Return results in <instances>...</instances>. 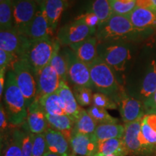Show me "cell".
Returning <instances> with one entry per match:
<instances>
[{
    "mask_svg": "<svg viewBox=\"0 0 156 156\" xmlns=\"http://www.w3.org/2000/svg\"><path fill=\"white\" fill-rule=\"evenodd\" d=\"M62 54L67 63L68 80H69L74 86L94 88L91 80L89 66L78 59L69 48H64Z\"/></svg>",
    "mask_w": 156,
    "mask_h": 156,
    "instance_id": "obj_7",
    "label": "cell"
},
{
    "mask_svg": "<svg viewBox=\"0 0 156 156\" xmlns=\"http://www.w3.org/2000/svg\"><path fill=\"white\" fill-rule=\"evenodd\" d=\"M13 29L12 0H5L0 2V30H10Z\"/></svg>",
    "mask_w": 156,
    "mask_h": 156,
    "instance_id": "obj_30",
    "label": "cell"
},
{
    "mask_svg": "<svg viewBox=\"0 0 156 156\" xmlns=\"http://www.w3.org/2000/svg\"><path fill=\"white\" fill-rule=\"evenodd\" d=\"M93 156H124V155H117V154H114V155H103V154H101V153H96Z\"/></svg>",
    "mask_w": 156,
    "mask_h": 156,
    "instance_id": "obj_44",
    "label": "cell"
},
{
    "mask_svg": "<svg viewBox=\"0 0 156 156\" xmlns=\"http://www.w3.org/2000/svg\"><path fill=\"white\" fill-rule=\"evenodd\" d=\"M98 17L100 24L105 23L114 14L109 0H94L90 11Z\"/></svg>",
    "mask_w": 156,
    "mask_h": 156,
    "instance_id": "obj_31",
    "label": "cell"
},
{
    "mask_svg": "<svg viewBox=\"0 0 156 156\" xmlns=\"http://www.w3.org/2000/svg\"><path fill=\"white\" fill-rule=\"evenodd\" d=\"M77 18L83 20L85 24L90 27V28L97 29L99 24H100L98 17L92 12H88L85 13V14L82 15L78 17Z\"/></svg>",
    "mask_w": 156,
    "mask_h": 156,
    "instance_id": "obj_40",
    "label": "cell"
},
{
    "mask_svg": "<svg viewBox=\"0 0 156 156\" xmlns=\"http://www.w3.org/2000/svg\"><path fill=\"white\" fill-rule=\"evenodd\" d=\"M96 30L87 26L82 19L77 18L58 30L56 39L62 46H69L94 36Z\"/></svg>",
    "mask_w": 156,
    "mask_h": 156,
    "instance_id": "obj_8",
    "label": "cell"
},
{
    "mask_svg": "<svg viewBox=\"0 0 156 156\" xmlns=\"http://www.w3.org/2000/svg\"><path fill=\"white\" fill-rule=\"evenodd\" d=\"M9 69L15 74L17 85L25 98L28 108L36 99L37 85L34 69L26 58H17Z\"/></svg>",
    "mask_w": 156,
    "mask_h": 156,
    "instance_id": "obj_4",
    "label": "cell"
},
{
    "mask_svg": "<svg viewBox=\"0 0 156 156\" xmlns=\"http://www.w3.org/2000/svg\"><path fill=\"white\" fill-rule=\"evenodd\" d=\"M38 8V4L34 0H12L13 28L26 35Z\"/></svg>",
    "mask_w": 156,
    "mask_h": 156,
    "instance_id": "obj_9",
    "label": "cell"
},
{
    "mask_svg": "<svg viewBox=\"0 0 156 156\" xmlns=\"http://www.w3.org/2000/svg\"><path fill=\"white\" fill-rule=\"evenodd\" d=\"M153 3V5L154 6V8H155V11L156 12V0H151Z\"/></svg>",
    "mask_w": 156,
    "mask_h": 156,
    "instance_id": "obj_45",
    "label": "cell"
},
{
    "mask_svg": "<svg viewBox=\"0 0 156 156\" xmlns=\"http://www.w3.org/2000/svg\"><path fill=\"white\" fill-rule=\"evenodd\" d=\"M34 1H36V2L38 4V5H40V4H41L43 2V1H44V0H34Z\"/></svg>",
    "mask_w": 156,
    "mask_h": 156,
    "instance_id": "obj_46",
    "label": "cell"
},
{
    "mask_svg": "<svg viewBox=\"0 0 156 156\" xmlns=\"http://www.w3.org/2000/svg\"><path fill=\"white\" fill-rule=\"evenodd\" d=\"M124 133V126L118 124H98L94 134L98 142L113 139L122 138Z\"/></svg>",
    "mask_w": 156,
    "mask_h": 156,
    "instance_id": "obj_27",
    "label": "cell"
},
{
    "mask_svg": "<svg viewBox=\"0 0 156 156\" xmlns=\"http://www.w3.org/2000/svg\"><path fill=\"white\" fill-rule=\"evenodd\" d=\"M1 144V156H23L20 129L13 130Z\"/></svg>",
    "mask_w": 156,
    "mask_h": 156,
    "instance_id": "obj_26",
    "label": "cell"
},
{
    "mask_svg": "<svg viewBox=\"0 0 156 156\" xmlns=\"http://www.w3.org/2000/svg\"><path fill=\"white\" fill-rule=\"evenodd\" d=\"M141 120L124 124V133L122 139L128 155H136L151 153L142 140Z\"/></svg>",
    "mask_w": 156,
    "mask_h": 156,
    "instance_id": "obj_11",
    "label": "cell"
},
{
    "mask_svg": "<svg viewBox=\"0 0 156 156\" xmlns=\"http://www.w3.org/2000/svg\"><path fill=\"white\" fill-rule=\"evenodd\" d=\"M76 156H84V155H76Z\"/></svg>",
    "mask_w": 156,
    "mask_h": 156,
    "instance_id": "obj_49",
    "label": "cell"
},
{
    "mask_svg": "<svg viewBox=\"0 0 156 156\" xmlns=\"http://www.w3.org/2000/svg\"><path fill=\"white\" fill-rule=\"evenodd\" d=\"M49 64L56 70L62 80L67 81V63L63 54L60 52V48L56 51Z\"/></svg>",
    "mask_w": 156,
    "mask_h": 156,
    "instance_id": "obj_33",
    "label": "cell"
},
{
    "mask_svg": "<svg viewBox=\"0 0 156 156\" xmlns=\"http://www.w3.org/2000/svg\"><path fill=\"white\" fill-rule=\"evenodd\" d=\"M128 17L134 28L140 32L156 28V12L151 9L136 7Z\"/></svg>",
    "mask_w": 156,
    "mask_h": 156,
    "instance_id": "obj_19",
    "label": "cell"
},
{
    "mask_svg": "<svg viewBox=\"0 0 156 156\" xmlns=\"http://www.w3.org/2000/svg\"><path fill=\"white\" fill-rule=\"evenodd\" d=\"M156 90V62L153 60L150 65L147 74H146L141 87H140L137 99L142 102L149 98Z\"/></svg>",
    "mask_w": 156,
    "mask_h": 156,
    "instance_id": "obj_24",
    "label": "cell"
},
{
    "mask_svg": "<svg viewBox=\"0 0 156 156\" xmlns=\"http://www.w3.org/2000/svg\"><path fill=\"white\" fill-rule=\"evenodd\" d=\"M42 3L51 28L54 30L62 13L67 8L68 0H44Z\"/></svg>",
    "mask_w": 156,
    "mask_h": 156,
    "instance_id": "obj_21",
    "label": "cell"
},
{
    "mask_svg": "<svg viewBox=\"0 0 156 156\" xmlns=\"http://www.w3.org/2000/svg\"><path fill=\"white\" fill-rule=\"evenodd\" d=\"M140 31L132 24L128 15L113 14L108 20L99 25L95 36L98 44L106 42H123L136 38Z\"/></svg>",
    "mask_w": 156,
    "mask_h": 156,
    "instance_id": "obj_2",
    "label": "cell"
},
{
    "mask_svg": "<svg viewBox=\"0 0 156 156\" xmlns=\"http://www.w3.org/2000/svg\"><path fill=\"white\" fill-rule=\"evenodd\" d=\"M30 44L31 41L28 37L14 28L0 31V49L13 54L17 58H25Z\"/></svg>",
    "mask_w": 156,
    "mask_h": 156,
    "instance_id": "obj_10",
    "label": "cell"
},
{
    "mask_svg": "<svg viewBox=\"0 0 156 156\" xmlns=\"http://www.w3.org/2000/svg\"><path fill=\"white\" fill-rule=\"evenodd\" d=\"M97 153L103 155H128L122 138H113L98 142Z\"/></svg>",
    "mask_w": 156,
    "mask_h": 156,
    "instance_id": "obj_28",
    "label": "cell"
},
{
    "mask_svg": "<svg viewBox=\"0 0 156 156\" xmlns=\"http://www.w3.org/2000/svg\"><path fill=\"white\" fill-rule=\"evenodd\" d=\"M98 41L95 36L90 37L83 41L71 45L69 48L74 52L78 59L87 65H90L98 57Z\"/></svg>",
    "mask_w": 156,
    "mask_h": 156,
    "instance_id": "obj_18",
    "label": "cell"
},
{
    "mask_svg": "<svg viewBox=\"0 0 156 156\" xmlns=\"http://www.w3.org/2000/svg\"><path fill=\"white\" fill-rule=\"evenodd\" d=\"M46 116L48 128H51L56 131L61 132L70 142V140L73 135L75 121L72 119L66 114L59 115V116H51V115L46 114Z\"/></svg>",
    "mask_w": 156,
    "mask_h": 156,
    "instance_id": "obj_22",
    "label": "cell"
},
{
    "mask_svg": "<svg viewBox=\"0 0 156 156\" xmlns=\"http://www.w3.org/2000/svg\"><path fill=\"white\" fill-rule=\"evenodd\" d=\"M89 69L94 88L118 103L125 90L117 81L112 68L98 56Z\"/></svg>",
    "mask_w": 156,
    "mask_h": 156,
    "instance_id": "obj_3",
    "label": "cell"
},
{
    "mask_svg": "<svg viewBox=\"0 0 156 156\" xmlns=\"http://www.w3.org/2000/svg\"><path fill=\"white\" fill-rule=\"evenodd\" d=\"M47 152V146L44 134H34L32 156H44Z\"/></svg>",
    "mask_w": 156,
    "mask_h": 156,
    "instance_id": "obj_37",
    "label": "cell"
},
{
    "mask_svg": "<svg viewBox=\"0 0 156 156\" xmlns=\"http://www.w3.org/2000/svg\"><path fill=\"white\" fill-rule=\"evenodd\" d=\"M142 139L148 146L156 149V114H145L141 120Z\"/></svg>",
    "mask_w": 156,
    "mask_h": 156,
    "instance_id": "obj_25",
    "label": "cell"
},
{
    "mask_svg": "<svg viewBox=\"0 0 156 156\" xmlns=\"http://www.w3.org/2000/svg\"><path fill=\"white\" fill-rule=\"evenodd\" d=\"M98 56L117 72L124 71L131 58L130 50L123 42H106L98 44Z\"/></svg>",
    "mask_w": 156,
    "mask_h": 156,
    "instance_id": "obj_6",
    "label": "cell"
},
{
    "mask_svg": "<svg viewBox=\"0 0 156 156\" xmlns=\"http://www.w3.org/2000/svg\"><path fill=\"white\" fill-rule=\"evenodd\" d=\"M44 156H61V155H58V154L52 153V152L47 151L46 153L44 154Z\"/></svg>",
    "mask_w": 156,
    "mask_h": 156,
    "instance_id": "obj_43",
    "label": "cell"
},
{
    "mask_svg": "<svg viewBox=\"0 0 156 156\" xmlns=\"http://www.w3.org/2000/svg\"><path fill=\"white\" fill-rule=\"evenodd\" d=\"M56 93L61 97L64 103L65 114L68 115L75 122L83 108H81V106L78 104L73 91L68 85L67 82L64 80L61 81Z\"/></svg>",
    "mask_w": 156,
    "mask_h": 156,
    "instance_id": "obj_20",
    "label": "cell"
},
{
    "mask_svg": "<svg viewBox=\"0 0 156 156\" xmlns=\"http://www.w3.org/2000/svg\"><path fill=\"white\" fill-rule=\"evenodd\" d=\"M47 146V151L58 154L61 156H72L70 142L61 132L48 128L44 133Z\"/></svg>",
    "mask_w": 156,
    "mask_h": 156,
    "instance_id": "obj_16",
    "label": "cell"
},
{
    "mask_svg": "<svg viewBox=\"0 0 156 156\" xmlns=\"http://www.w3.org/2000/svg\"><path fill=\"white\" fill-rule=\"evenodd\" d=\"M117 105L124 124L141 120L145 115L143 102L136 98L129 96L126 92L123 94Z\"/></svg>",
    "mask_w": 156,
    "mask_h": 156,
    "instance_id": "obj_13",
    "label": "cell"
},
{
    "mask_svg": "<svg viewBox=\"0 0 156 156\" xmlns=\"http://www.w3.org/2000/svg\"><path fill=\"white\" fill-rule=\"evenodd\" d=\"M97 126L98 124L92 117L90 116L87 110L82 108L80 114L75 122L73 133L85 134H94Z\"/></svg>",
    "mask_w": 156,
    "mask_h": 156,
    "instance_id": "obj_29",
    "label": "cell"
},
{
    "mask_svg": "<svg viewBox=\"0 0 156 156\" xmlns=\"http://www.w3.org/2000/svg\"><path fill=\"white\" fill-rule=\"evenodd\" d=\"M93 106L100 107L105 109H111L114 110L118 107L117 103L108 97V95L103 94L102 93H95L93 96Z\"/></svg>",
    "mask_w": 156,
    "mask_h": 156,
    "instance_id": "obj_36",
    "label": "cell"
},
{
    "mask_svg": "<svg viewBox=\"0 0 156 156\" xmlns=\"http://www.w3.org/2000/svg\"><path fill=\"white\" fill-rule=\"evenodd\" d=\"M4 1H5V0H0V2H2Z\"/></svg>",
    "mask_w": 156,
    "mask_h": 156,
    "instance_id": "obj_47",
    "label": "cell"
},
{
    "mask_svg": "<svg viewBox=\"0 0 156 156\" xmlns=\"http://www.w3.org/2000/svg\"><path fill=\"white\" fill-rule=\"evenodd\" d=\"M73 93L78 104L81 107L89 106L93 104V89L86 87L74 86Z\"/></svg>",
    "mask_w": 156,
    "mask_h": 156,
    "instance_id": "obj_34",
    "label": "cell"
},
{
    "mask_svg": "<svg viewBox=\"0 0 156 156\" xmlns=\"http://www.w3.org/2000/svg\"><path fill=\"white\" fill-rule=\"evenodd\" d=\"M69 142L72 151L76 155L93 156L97 153L98 142L94 134L73 133Z\"/></svg>",
    "mask_w": 156,
    "mask_h": 156,
    "instance_id": "obj_15",
    "label": "cell"
},
{
    "mask_svg": "<svg viewBox=\"0 0 156 156\" xmlns=\"http://www.w3.org/2000/svg\"><path fill=\"white\" fill-rule=\"evenodd\" d=\"M34 74L37 85L36 100L56 92L62 80L50 64Z\"/></svg>",
    "mask_w": 156,
    "mask_h": 156,
    "instance_id": "obj_12",
    "label": "cell"
},
{
    "mask_svg": "<svg viewBox=\"0 0 156 156\" xmlns=\"http://www.w3.org/2000/svg\"><path fill=\"white\" fill-rule=\"evenodd\" d=\"M17 59L16 56L9 52L0 49V69H5L8 67L10 69L14 62Z\"/></svg>",
    "mask_w": 156,
    "mask_h": 156,
    "instance_id": "obj_39",
    "label": "cell"
},
{
    "mask_svg": "<svg viewBox=\"0 0 156 156\" xmlns=\"http://www.w3.org/2000/svg\"><path fill=\"white\" fill-rule=\"evenodd\" d=\"M6 75H7V73H6L5 69H0V96H1V98H2L4 90H5Z\"/></svg>",
    "mask_w": 156,
    "mask_h": 156,
    "instance_id": "obj_42",
    "label": "cell"
},
{
    "mask_svg": "<svg viewBox=\"0 0 156 156\" xmlns=\"http://www.w3.org/2000/svg\"><path fill=\"white\" fill-rule=\"evenodd\" d=\"M26 124L32 134H44L48 128L46 112L38 101H35L28 107Z\"/></svg>",
    "mask_w": 156,
    "mask_h": 156,
    "instance_id": "obj_17",
    "label": "cell"
},
{
    "mask_svg": "<svg viewBox=\"0 0 156 156\" xmlns=\"http://www.w3.org/2000/svg\"><path fill=\"white\" fill-rule=\"evenodd\" d=\"M9 122L7 119L5 109L4 108L2 103L0 106V132H1V143L7 139L10 132L9 130Z\"/></svg>",
    "mask_w": 156,
    "mask_h": 156,
    "instance_id": "obj_38",
    "label": "cell"
},
{
    "mask_svg": "<svg viewBox=\"0 0 156 156\" xmlns=\"http://www.w3.org/2000/svg\"><path fill=\"white\" fill-rule=\"evenodd\" d=\"M145 114H156V90L149 98L143 102Z\"/></svg>",
    "mask_w": 156,
    "mask_h": 156,
    "instance_id": "obj_41",
    "label": "cell"
},
{
    "mask_svg": "<svg viewBox=\"0 0 156 156\" xmlns=\"http://www.w3.org/2000/svg\"><path fill=\"white\" fill-rule=\"evenodd\" d=\"M40 105L41 106L46 114L51 116H59L65 114V106L57 93L45 95L38 99Z\"/></svg>",
    "mask_w": 156,
    "mask_h": 156,
    "instance_id": "obj_23",
    "label": "cell"
},
{
    "mask_svg": "<svg viewBox=\"0 0 156 156\" xmlns=\"http://www.w3.org/2000/svg\"><path fill=\"white\" fill-rule=\"evenodd\" d=\"M72 156H76V155H75V154H73V155H72Z\"/></svg>",
    "mask_w": 156,
    "mask_h": 156,
    "instance_id": "obj_48",
    "label": "cell"
},
{
    "mask_svg": "<svg viewBox=\"0 0 156 156\" xmlns=\"http://www.w3.org/2000/svg\"><path fill=\"white\" fill-rule=\"evenodd\" d=\"M54 30L51 28L48 18L46 17L43 3L38 5L37 12L33 19L26 36L31 41L51 38Z\"/></svg>",
    "mask_w": 156,
    "mask_h": 156,
    "instance_id": "obj_14",
    "label": "cell"
},
{
    "mask_svg": "<svg viewBox=\"0 0 156 156\" xmlns=\"http://www.w3.org/2000/svg\"><path fill=\"white\" fill-rule=\"evenodd\" d=\"M3 100L4 108L10 125L17 126L25 124L28 116V109L25 98L17 85L15 74L11 69H9L6 75Z\"/></svg>",
    "mask_w": 156,
    "mask_h": 156,
    "instance_id": "obj_1",
    "label": "cell"
},
{
    "mask_svg": "<svg viewBox=\"0 0 156 156\" xmlns=\"http://www.w3.org/2000/svg\"><path fill=\"white\" fill-rule=\"evenodd\" d=\"M60 46L57 39L53 40L51 38L31 41L25 58L32 67L34 73L50 64L56 51L60 48Z\"/></svg>",
    "mask_w": 156,
    "mask_h": 156,
    "instance_id": "obj_5",
    "label": "cell"
},
{
    "mask_svg": "<svg viewBox=\"0 0 156 156\" xmlns=\"http://www.w3.org/2000/svg\"><path fill=\"white\" fill-rule=\"evenodd\" d=\"M21 131V144L23 156H32L34 134L29 130L26 122L22 125Z\"/></svg>",
    "mask_w": 156,
    "mask_h": 156,
    "instance_id": "obj_35",
    "label": "cell"
},
{
    "mask_svg": "<svg viewBox=\"0 0 156 156\" xmlns=\"http://www.w3.org/2000/svg\"><path fill=\"white\" fill-rule=\"evenodd\" d=\"M87 112L98 124H116L119 122V120L116 118L111 116L105 108L92 105L87 109Z\"/></svg>",
    "mask_w": 156,
    "mask_h": 156,
    "instance_id": "obj_32",
    "label": "cell"
}]
</instances>
